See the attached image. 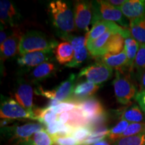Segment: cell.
<instances>
[{
    "mask_svg": "<svg viewBox=\"0 0 145 145\" xmlns=\"http://www.w3.org/2000/svg\"><path fill=\"white\" fill-rule=\"evenodd\" d=\"M48 13L58 36L70 34L76 28L74 12L70 3L62 0L52 1L48 4Z\"/></svg>",
    "mask_w": 145,
    "mask_h": 145,
    "instance_id": "1",
    "label": "cell"
},
{
    "mask_svg": "<svg viewBox=\"0 0 145 145\" xmlns=\"http://www.w3.org/2000/svg\"><path fill=\"white\" fill-rule=\"evenodd\" d=\"M58 42L37 30H30L22 36L19 52L21 54L38 51H54Z\"/></svg>",
    "mask_w": 145,
    "mask_h": 145,
    "instance_id": "2",
    "label": "cell"
},
{
    "mask_svg": "<svg viewBox=\"0 0 145 145\" xmlns=\"http://www.w3.org/2000/svg\"><path fill=\"white\" fill-rule=\"evenodd\" d=\"M93 20L91 26L99 21H110L118 24L122 28H130V22L122 14L120 9L116 8L108 1H95L91 2Z\"/></svg>",
    "mask_w": 145,
    "mask_h": 145,
    "instance_id": "3",
    "label": "cell"
},
{
    "mask_svg": "<svg viewBox=\"0 0 145 145\" xmlns=\"http://www.w3.org/2000/svg\"><path fill=\"white\" fill-rule=\"evenodd\" d=\"M44 126L36 122L10 125L1 127V134L8 142L19 145L29 140L37 132L44 129Z\"/></svg>",
    "mask_w": 145,
    "mask_h": 145,
    "instance_id": "4",
    "label": "cell"
},
{
    "mask_svg": "<svg viewBox=\"0 0 145 145\" xmlns=\"http://www.w3.org/2000/svg\"><path fill=\"white\" fill-rule=\"evenodd\" d=\"M112 84L115 96L120 104L127 105L135 98L138 93L137 89L131 79L125 75L122 71H116L115 79Z\"/></svg>",
    "mask_w": 145,
    "mask_h": 145,
    "instance_id": "5",
    "label": "cell"
},
{
    "mask_svg": "<svg viewBox=\"0 0 145 145\" xmlns=\"http://www.w3.org/2000/svg\"><path fill=\"white\" fill-rule=\"evenodd\" d=\"M77 77L75 74H71L67 79L61 82L59 86L51 90H45L42 87L36 89L34 92L50 99H56L61 101H71L73 95Z\"/></svg>",
    "mask_w": 145,
    "mask_h": 145,
    "instance_id": "6",
    "label": "cell"
},
{
    "mask_svg": "<svg viewBox=\"0 0 145 145\" xmlns=\"http://www.w3.org/2000/svg\"><path fill=\"white\" fill-rule=\"evenodd\" d=\"M0 116L2 119H30L36 120L33 114L28 112L15 99L1 95Z\"/></svg>",
    "mask_w": 145,
    "mask_h": 145,
    "instance_id": "7",
    "label": "cell"
},
{
    "mask_svg": "<svg viewBox=\"0 0 145 145\" xmlns=\"http://www.w3.org/2000/svg\"><path fill=\"white\" fill-rule=\"evenodd\" d=\"M112 75V69L108 67L102 63L97 62L83 68L77 77H85L87 81L99 86L111 79Z\"/></svg>",
    "mask_w": 145,
    "mask_h": 145,
    "instance_id": "8",
    "label": "cell"
},
{
    "mask_svg": "<svg viewBox=\"0 0 145 145\" xmlns=\"http://www.w3.org/2000/svg\"><path fill=\"white\" fill-rule=\"evenodd\" d=\"M73 12L76 28L81 31L89 32V26L93 20L92 3L86 1H76Z\"/></svg>",
    "mask_w": 145,
    "mask_h": 145,
    "instance_id": "9",
    "label": "cell"
},
{
    "mask_svg": "<svg viewBox=\"0 0 145 145\" xmlns=\"http://www.w3.org/2000/svg\"><path fill=\"white\" fill-rule=\"evenodd\" d=\"M33 95L34 91L31 85L23 79H18L14 89V98L27 111L34 115Z\"/></svg>",
    "mask_w": 145,
    "mask_h": 145,
    "instance_id": "10",
    "label": "cell"
},
{
    "mask_svg": "<svg viewBox=\"0 0 145 145\" xmlns=\"http://www.w3.org/2000/svg\"><path fill=\"white\" fill-rule=\"evenodd\" d=\"M109 30H114L119 32L125 39L132 36L129 29L122 28L118 24L110 21H99L95 23L86 36V45L92 42L100 37Z\"/></svg>",
    "mask_w": 145,
    "mask_h": 145,
    "instance_id": "11",
    "label": "cell"
},
{
    "mask_svg": "<svg viewBox=\"0 0 145 145\" xmlns=\"http://www.w3.org/2000/svg\"><path fill=\"white\" fill-rule=\"evenodd\" d=\"M54 51L32 52L22 54L18 58V64L24 69L35 68L42 63L53 59Z\"/></svg>",
    "mask_w": 145,
    "mask_h": 145,
    "instance_id": "12",
    "label": "cell"
},
{
    "mask_svg": "<svg viewBox=\"0 0 145 145\" xmlns=\"http://www.w3.org/2000/svg\"><path fill=\"white\" fill-rule=\"evenodd\" d=\"M0 20L1 24L9 27L18 26L21 20V14L13 3L8 0L0 1Z\"/></svg>",
    "mask_w": 145,
    "mask_h": 145,
    "instance_id": "13",
    "label": "cell"
},
{
    "mask_svg": "<svg viewBox=\"0 0 145 145\" xmlns=\"http://www.w3.org/2000/svg\"><path fill=\"white\" fill-rule=\"evenodd\" d=\"M77 108H80L83 114L88 120L105 113L102 104L98 99L94 97H89L83 100L77 101Z\"/></svg>",
    "mask_w": 145,
    "mask_h": 145,
    "instance_id": "14",
    "label": "cell"
},
{
    "mask_svg": "<svg viewBox=\"0 0 145 145\" xmlns=\"http://www.w3.org/2000/svg\"><path fill=\"white\" fill-rule=\"evenodd\" d=\"M120 9L125 17L131 21L145 15V0H126Z\"/></svg>",
    "mask_w": 145,
    "mask_h": 145,
    "instance_id": "15",
    "label": "cell"
},
{
    "mask_svg": "<svg viewBox=\"0 0 145 145\" xmlns=\"http://www.w3.org/2000/svg\"><path fill=\"white\" fill-rule=\"evenodd\" d=\"M22 36L17 32H14L9 36L4 42L1 45V62L14 57L19 52L20 42Z\"/></svg>",
    "mask_w": 145,
    "mask_h": 145,
    "instance_id": "16",
    "label": "cell"
},
{
    "mask_svg": "<svg viewBox=\"0 0 145 145\" xmlns=\"http://www.w3.org/2000/svg\"><path fill=\"white\" fill-rule=\"evenodd\" d=\"M97 59L98 62L102 63L112 69L122 71L124 68H128V59L124 50L118 54H106Z\"/></svg>",
    "mask_w": 145,
    "mask_h": 145,
    "instance_id": "17",
    "label": "cell"
},
{
    "mask_svg": "<svg viewBox=\"0 0 145 145\" xmlns=\"http://www.w3.org/2000/svg\"><path fill=\"white\" fill-rule=\"evenodd\" d=\"M113 34H120L119 32L114 30H109L101 35L100 37L96 39L92 42L87 44L86 46L92 56L99 57L106 54V49L107 44L110 37Z\"/></svg>",
    "mask_w": 145,
    "mask_h": 145,
    "instance_id": "18",
    "label": "cell"
},
{
    "mask_svg": "<svg viewBox=\"0 0 145 145\" xmlns=\"http://www.w3.org/2000/svg\"><path fill=\"white\" fill-rule=\"evenodd\" d=\"M57 71V67L53 63L46 62L34 68L30 72V78L33 83H39L51 77Z\"/></svg>",
    "mask_w": 145,
    "mask_h": 145,
    "instance_id": "19",
    "label": "cell"
},
{
    "mask_svg": "<svg viewBox=\"0 0 145 145\" xmlns=\"http://www.w3.org/2000/svg\"><path fill=\"white\" fill-rule=\"evenodd\" d=\"M54 54L58 63L62 65H67L73 59L75 50L69 42H63L59 43L56 47Z\"/></svg>",
    "mask_w": 145,
    "mask_h": 145,
    "instance_id": "20",
    "label": "cell"
},
{
    "mask_svg": "<svg viewBox=\"0 0 145 145\" xmlns=\"http://www.w3.org/2000/svg\"><path fill=\"white\" fill-rule=\"evenodd\" d=\"M130 31L139 44H145V15L130 21Z\"/></svg>",
    "mask_w": 145,
    "mask_h": 145,
    "instance_id": "21",
    "label": "cell"
},
{
    "mask_svg": "<svg viewBox=\"0 0 145 145\" xmlns=\"http://www.w3.org/2000/svg\"><path fill=\"white\" fill-rule=\"evenodd\" d=\"M99 89V85H96L88 81H83L75 86L72 95L77 99H85L95 94Z\"/></svg>",
    "mask_w": 145,
    "mask_h": 145,
    "instance_id": "22",
    "label": "cell"
},
{
    "mask_svg": "<svg viewBox=\"0 0 145 145\" xmlns=\"http://www.w3.org/2000/svg\"><path fill=\"white\" fill-rule=\"evenodd\" d=\"M121 120H124L129 123L145 122V114L138 105L133 104L125 109L121 115Z\"/></svg>",
    "mask_w": 145,
    "mask_h": 145,
    "instance_id": "23",
    "label": "cell"
},
{
    "mask_svg": "<svg viewBox=\"0 0 145 145\" xmlns=\"http://www.w3.org/2000/svg\"><path fill=\"white\" fill-rule=\"evenodd\" d=\"M139 47L140 44L132 36L125 39L124 51L126 52L128 59V68H129L130 70H132Z\"/></svg>",
    "mask_w": 145,
    "mask_h": 145,
    "instance_id": "24",
    "label": "cell"
},
{
    "mask_svg": "<svg viewBox=\"0 0 145 145\" xmlns=\"http://www.w3.org/2000/svg\"><path fill=\"white\" fill-rule=\"evenodd\" d=\"M34 114L35 116L36 120L43 124L44 126L51 124L58 120L59 116L54 113L52 110L48 108H35L34 109Z\"/></svg>",
    "mask_w": 145,
    "mask_h": 145,
    "instance_id": "25",
    "label": "cell"
},
{
    "mask_svg": "<svg viewBox=\"0 0 145 145\" xmlns=\"http://www.w3.org/2000/svg\"><path fill=\"white\" fill-rule=\"evenodd\" d=\"M125 38L120 34H113L107 44L106 54H118L124 50Z\"/></svg>",
    "mask_w": 145,
    "mask_h": 145,
    "instance_id": "26",
    "label": "cell"
},
{
    "mask_svg": "<svg viewBox=\"0 0 145 145\" xmlns=\"http://www.w3.org/2000/svg\"><path fill=\"white\" fill-rule=\"evenodd\" d=\"M69 112V120L67 124L75 128L81 126H88L89 120L85 116L80 108L76 107Z\"/></svg>",
    "mask_w": 145,
    "mask_h": 145,
    "instance_id": "27",
    "label": "cell"
},
{
    "mask_svg": "<svg viewBox=\"0 0 145 145\" xmlns=\"http://www.w3.org/2000/svg\"><path fill=\"white\" fill-rule=\"evenodd\" d=\"M28 141L32 145H54L53 138L45 128L34 134Z\"/></svg>",
    "mask_w": 145,
    "mask_h": 145,
    "instance_id": "28",
    "label": "cell"
},
{
    "mask_svg": "<svg viewBox=\"0 0 145 145\" xmlns=\"http://www.w3.org/2000/svg\"><path fill=\"white\" fill-rule=\"evenodd\" d=\"M135 70L137 79H138L145 71V44H140L138 51L136 56L132 70Z\"/></svg>",
    "mask_w": 145,
    "mask_h": 145,
    "instance_id": "29",
    "label": "cell"
},
{
    "mask_svg": "<svg viewBox=\"0 0 145 145\" xmlns=\"http://www.w3.org/2000/svg\"><path fill=\"white\" fill-rule=\"evenodd\" d=\"M109 130L106 126L101 127L92 131L89 137L86 140L79 144V145H92L99 141L104 140V138L108 137Z\"/></svg>",
    "mask_w": 145,
    "mask_h": 145,
    "instance_id": "30",
    "label": "cell"
},
{
    "mask_svg": "<svg viewBox=\"0 0 145 145\" xmlns=\"http://www.w3.org/2000/svg\"><path fill=\"white\" fill-rule=\"evenodd\" d=\"M129 124L130 123L127 121L124 120H121L113 128L109 130V133L107 137L112 142H116L120 138H122V135L126 131Z\"/></svg>",
    "mask_w": 145,
    "mask_h": 145,
    "instance_id": "31",
    "label": "cell"
},
{
    "mask_svg": "<svg viewBox=\"0 0 145 145\" xmlns=\"http://www.w3.org/2000/svg\"><path fill=\"white\" fill-rule=\"evenodd\" d=\"M89 50L87 46L83 47L80 50L75 51L73 59L72 61L65 65L66 67L69 68H77L80 67L81 64L86 61L89 57Z\"/></svg>",
    "mask_w": 145,
    "mask_h": 145,
    "instance_id": "32",
    "label": "cell"
},
{
    "mask_svg": "<svg viewBox=\"0 0 145 145\" xmlns=\"http://www.w3.org/2000/svg\"><path fill=\"white\" fill-rule=\"evenodd\" d=\"M112 145H145V132L131 137H122Z\"/></svg>",
    "mask_w": 145,
    "mask_h": 145,
    "instance_id": "33",
    "label": "cell"
},
{
    "mask_svg": "<svg viewBox=\"0 0 145 145\" xmlns=\"http://www.w3.org/2000/svg\"><path fill=\"white\" fill-rule=\"evenodd\" d=\"M60 38L63 39V40H67V42H69L72 45V48H73L75 51L80 50L82 48H83V47L86 46V36H75L71 35V34H66V35L60 36Z\"/></svg>",
    "mask_w": 145,
    "mask_h": 145,
    "instance_id": "34",
    "label": "cell"
},
{
    "mask_svg": "<svg viewBox=\"0 0 145 145\" xmlns=\"http://www.w3.org/2000/svg\"><path fill=\"white\" fill-rule=\"evenodd\" d=\"M92 132V129L89 126H81L73 128L71 136L76 139L79 144L86 140Z\"/></svg>",
    "mask_w": 145,
    "mask_h": 145,
    "instance_id": "35",
    "label": "cell"
},
{
    "mask_svg": "<svg viewBox=\"0 0 145 145\" xmlns=\"http://www.w3.org/2000/svg\"><path fill=\"white\" fill-rule=\"evenodd\" d=\"M145 132V122L140 123H130L126 131L122 136V137H131L140 135Z\"/></svg>",
    "mask_w": 145,
    "mask_h": 145,
    "instance_id": "36",
    "label": "cell"
},
{
    "mask_svg": "<svg viewBox=\"0 0 145 145\" xmlns=\"http://www.w3.org/2000/svg\"><path fill=\"white\" fill-rule=\"evenodd\" d=\"M77 106V101H72L71 99V101L60 102L57 106L48 108H50V110H52L54 113H56L58 115V114H61L63 112H70L71 110L75 108Z\"/></svg>",
    "mask_w": 145,
    "mask_h": 145,
    "instance_id": "37",
    "label": "cell"
},
{
    "mask_svg": "<svg viewBox=\"0 0 145 145\" xmlns=\"http://www.w3.org/2000/svg\"><path fill=\"white\" fill-rule=\"evenodd\" d=\"M54 145H79V143L71 136H59L52 137Z\"/></svg>",
    "mask_w": 145,
    "mask_h": 145,
    "instance_id": "38",
    "label": "cell"
},
{
    "mask_svg": "<svg viewBox=\"0 0 145 145\" xmlns=\"http://www.w3.org/2000/svg\"><path fill=\"white\" fill-rule=\"evenodd\" d=\"M135 99L142 111L145 114V91L138 92Z\"/></svg>",
    "mask_w": 145,
    "mask_h": 145,
    "instance_id": "39",
    "label": "cell"
},
{
    "mask_svg": "<svg viewBox=\"0 0 145 145\" xmlns=\"http://www.w3.org/2000/svg\"><path fill=\"white\" fill-rule=\"evenodd\" d=\"M69 112H63V113L59 114V117H58V121H59L62 124H67L69 120Z\"/></svg>",
    "mask_w": 145,
    "mask_h": 145,
    "instance_id": "40",
    "label": "cell"
},
{
    "mask_svg": "<svg viewBox=\"0 0 145 145\" xmlns=\"http://www.w3.org/2000/svg\"><path fill=\"white\" fill-rule=\"evenodd\" d=\"M138 80L139 84H140V91H145V71L142 72V73L141 74Z\"/></svg>",
    "mask_w": 145,
    "mask_h": 145,
    "instance_id": "41",
    "label": "cell"
},
{
    "mask_svg": "<svg viewBox=\"0 0 145 145\" xmlns=\"http://www.w3.org/2000/svg\"><path fill=\"white\" fill-rule=\"evenodd\" d=\"M8 34L5 31V29L3 28V25L1 24V32H0V45L3 44L4 42L8 39Z\"/></svg>",
    "mask_w": 145,
    "mask_h": 145,
    "instance_id": "42",
    "label": "cell"
},
{
    "mask_svg": "<svg viewBox=\"0 0 145 145\" xmlns=\"http://www.w3.org/2000/svg\"><path fill=\"white\" fill-rule=\"evenodd\" d=\"M112 5L116 7V8H120L122 5L124 4L126 0H111V1H108Z\"/></svg>",
    "mask_w": 145,
    "mask_h": 145,
    "instance_id": "43",
    "label": "cell"
},
{
    "mask_svg": "<svg viewBox=\"0 0 145 145\" xmlns=\"http://www.w3.org/2000/svg\"><path fill=\"white\" fill-rule=\"evenodd\" d=\"M92 145H111V144H110L106 140H103L99 141V142L97 143H95V144Z\"/></svg>",
    "mask_w": 145,
    "mask_h": 145,
    "instance_id": "44",
    "label": "cell"
},
{
    "mask_svg": "<svg viewBox=\"0 0 145 145\" xmlns=\"http://www.w3.org/2000/svg\"><path fill=\"white\" fill-rule=\"evenodd\" d=\"M19 145H32V144H30V142H29L28 140H27V141H26V142H24L22 143V144H19Z\"/></svg>",
    "mask_w": 145,
    "mask_h": 145,
    "instance_id": "45",
    "label": "cell"
}]
</instances>
